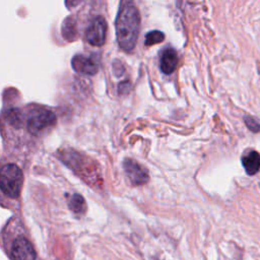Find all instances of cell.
<instances>
[{
  "mask_svg": "<svg viewBox=\"0 0 260 260\" xmlns=\"http://www.w3.org/2000/svg\"><path fill=\"white\" fill-rule=\"evenodd\" d=\"M140 12L132 0H122L116 19V37L125 52L134 50L140 30Z\"/></svg>",
  "mask_w": 260,
  "mask_h": 260,
  "instance_id": "1",
  "label": "cell"
},
{
  "mask_svg": "<svg viewBox=\"0 0 260 260\" xmlns=\"http://www.w3.org/2000/svg\"><path fill=\"white\" fill-rule=\"evenodd\" d=\"M23 175L14 164H7L0 169V189L10 198H16L21 190Z\"/></svg>",
  "mask_w": 260,
  "mask_h": 260,
  "instance_id": "2",
  "label": "cell"
},
{
  "mask_svg": "<svg viewBox=\"0 0 260 260\" xmlns=\"http://www.w3.org/2000/svg\"><path fill=\"white\" fill-rule=\"evenodd\" d=\"M56 123L55 114L47 109L40 108L32 110L27 119V129L32 134H40L41 132L54 126Z\"/></svg>",
  "mask_w": 260,
  "mask_h": 260,
  "instance_id": "3",
  "label": "cell"
},
{
  "mask_svg": "<svg viewBox=\"0 0 260 260\" xmlns=\"http://www.w3.org/2000/svg\"><path fill=\"white\" fill-rule=\"evenodd\" d=\"M107 36V22L104 17H95L88 25L85 31L86 41L94 47H101L105 44Z\"/></svg>",
  "mask_w": 260,
  "mask_h": 260,
  "instance_id": "4",
  "label": "cell"
},
{
  "mask_svg": "<svg viewBox=\"0 0 260 260\" xmlns=\"http://www.w3.org/2000/svg\"><path fill=\"white\" fill-rule=\"evenodd\" d=\"M123 167L127 177L133 185H143L149 181L148 171L136 160L132 158H126L123 161Z\"/></svg>",
  "mask_w": 260,
  "mask_h": 260,
  "instance_id": "5",
  "label": "cell"
},
{
  "mask_svg": "<svg viewBox=\"0 0 260 260\" xmlns=\"http://www.w3.org/2000/svg\"><path fill=\"white\" fill-rule=\"evenodd\" d=\"M9 254L12 260H35L36 251L31 243L24 237L16 238L11 244Z\"/></svg>",
  "mask_w": 260,
  "mask_h": 260,
  "instance_id": "6",
  "label": "cell"
},
{
  "mask_svg": "<svg viewBox=\"0 0 260 260\" xmlns=\"http://www.w3.org/2000/svg\"><path fill=\"white\" fill-rule=\"evenodd\" d=\"M72 67L76 72L93 75L98 72L99 66L93 59L82 55H77L72 59Z\"/></svg>",
  "mask_w": 260,
  "mask_h": 260,
  "instance_id": "7",
  "label": "cell"
},
{
  "mask_svg": "<svg viewBox=\"0 0 260 260\" xmlns=\"http://www.w3.org/2000/svg\"><path fill=\"white\" fill-rule=\"evenodd\" d=\"M242 165L249 176H253L260 170V154L256 150L246 151L242 156Z\"/></svg>",
  "mask_w": 260,
  "mask_h": 260,
  "instance_id": "8",
  "label": "cell"
},
{
  "mask_svg": "<svg viewBox=\"0 0 260 260\" xmlns=\"http://www.w3.org/2000/svg\"><path fill=\"white\" fill-rule=\"evenodd\" d=\"M178 64V55L177 52L170 48L164 51L161 58H160V70L165 74H172Z\"/></svg>",
  "mask_w": 260,
  "mask_h": 260,
  "instance_id": "9",
  "label": "cell"
},
{
  "mask_svg": "<svg viewBox=\"0 0 260 260\" xmlns=\"http://www.w3.org/2000/svg\"><path fill=\"white\" fill-rule=\"evenodd\" d=\"M165 40V35L159 30H151L145 36V45L153 46L155 44L161 43Z\"/></svg>",
  "mask_w": 260,
  "mask_h": 260,
  "instance_id": "10",
  "label": "cell"
},
{
  "mask_svg": "<svg viewBox=\"0 0 260 260\" xmlns=\"http://www.w3.org/2000/svg\"><path fill=\"white\" fill-rule=\"evenodd\" d=\"M69 206L74 212H82L85 210V202L84 199L80 195H74L70 201H69Z\"/></svg>",
  "mask_w": 260,
  "mask_h": 260,
  "instance_id": "11",
  "label": "cell"
},
{
  "mask_svg": "<svg viewBox=\"0 0 260 260\" xmlns=\"http://www.w3.org/2000/svg\"><path fill=\"white\" fill-rule=\"evenodd\" d=\"M244 121H245L247 128L250 131H252L254 133L260 132V120L259 119L251 117V116H245Z\"/></svg>",
  "mask_w": 260,
  "mask_h": 260,
  "instance_id": "12",
  "label": "cell"
},
{
  "mask_svg": "<svg viewBox=\"0 0 260 260\" xmlns=\"http://www.w3.org/2000/svg\"><path fill=\"white\" fill-rule=\"evenodd\" d=\"M113 71L115 73L116 76H121L124 71H125V68H124V65L121 63V61L119 60H116L114 63H113Z\"/></svg>",
  "mask_w": 260,
  "mask_h": 260,
  "instance_id": "13",
  "label": "cell"
},
{
  "mask_svg": "<svg viewBox=\"0 0 260 260\" xmlns=\"http://www.w3.org/2000/svg\"><path fill=\"white\" fill-rule=\"evenodd\" d=\"M130 87H131L130 82L128 80H125V81H122V82L119 83L118 91H119L120 94H125L130 90Z\"/></svg>",
  "mask_w": 260,
  "mask_h": 260,
  "instance_id": "14",
  "label": "cell"
}]
</instances>
